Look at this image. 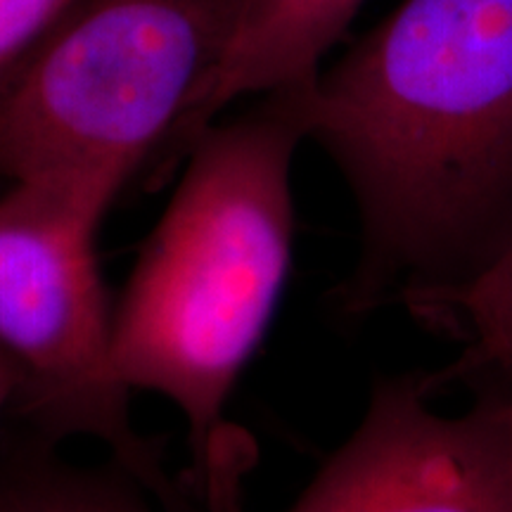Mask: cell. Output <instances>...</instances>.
<instances>
[{"mask_svg":"<svg viewBox=\"0 0 512 512\" xmlns=\"http://www.w3.org/2000/svg\"><path fill=\"white\" fill-rule=\"evenodd\" d=\"M297 102L361 221L344 313L465 283L512 245V0H403Z\"/></svg>","mask_w":512,"mask_h":512,"instance_id":"6da1fadb","label":"cell"},{"mask_svg":"<svg viewBox=\"0 0 512 512\" xmlns=\"http://www.w3.org/2000/svg\"><path fill=\"white\" fill-rule=\"evenodd\" d=\"M242 0H69L0 95V178L131 181L190 117Z\"/></svg>","mask_w":512,"mask_h":512,"instance_id":"3957f363","label":"cell"},{"mask_svg":"<svg viewBox=\"0 0 512 512\" xmlns=\"http://www.w3.org/2000/svg\"><path fill=\"white\" fill-rule=\"evenodd\" d=\"M510 446H512V418H510Z\"/></svg>","mask_w":512,"mask_h":512,"instance_id":"8fae6325","label":"cell"},{"mask_svg":"<svg viewBox=\"0 0 512 512\" xmlns=\"http://www.w3.org/2000/svg\"><path fill=\"white\" fill-rule=\"evenodd\" d=\"M152 498L112 458L81 465L22 427L0 434V512H162Z\"/></svg>","mask_w":512,"mask_h":512,"instance_id":"52a82bcc","label":"cell"},{"mask_svg":"<svg viewBox=\"0 0 512 512\" xmlns=\"http://www.w3.org/2000/svg\"><path fill=\"white\" fill-rule=\"evenodd\" d=\"M17 394V373L10 358L0 351V420H8Z\"/></svg>","mask_w":512,"mask_h":512,"instance_id":"30bf717a","label":"cell"},{"mask_svg":"<svg viewBox=\"0 0 512 512\" xmlns=\"http://www.w3.org/2000/svg\"><path fill=\"white\" fill-rule=\"evenodd\" d=\"M302 143L297 91L254 98L204 128L112 309L114 375L181 411L188 486L207 512H240L249 463L228 439L226 411L290 275Z\"/></svg>","mask_w":512,"mask_h":512,"instance_id":"7a4b0ae2","label":"cell"},{"mask_svg":"<svg viewBox=\"0 0 512 512\" xmlns=\"http://www.w3.org/2000/svg\"><path fill=\"white\" fill-rule=\"evenodd\" d=\"M484 382L475 406L444 415L425 373L380 380L287 512H512V373Z\"/></svg>","mask_w":512,"mask_h":512,"instance_id":"5b68a950","label":"cell"},{"mask_svg":"<svg viewBox=\"0 0 512 512\" xmlns=\"http://www.w3.org/2000/svg\"><path fill=\"white\" fill-rule=\"evenodd\" d=\"M363 5L366 0H242L223 60L164 157L185 155L235 102L309 86Z\"/></svg>","mask_w":512,"mask_h":512,"instance_id":"8992f818","label":"cell"},{"mask_svg":"<svg viewBox=\"0 0 512 512\" xmlns=\"http://www.w3.org/2000/svg\"><path fill=\"white\" fill-rule=\"evenodd\" d=\"M401 304L463 344L456 363L425 375L432 394L451 382L512 373V245L465 283L411 294Z\"/></svg>","mask_w":512,"mask_h":512,"instance_id":"ba28073f","label":"cell"},{"mask_svg":"<svg viewBox=\"0 0 512 512\" xmlns=\"http://www.w3.org/2000/svg\"><path fill=\"white\" fill-rule=\"evenodd\" d=\"M69 0H0V95Z\"/></svg>","mask_w":512,"mask_h":512,"instance_id":"9c48e42d","label":"cell"},{"mask_svg":"<svg viewBox=\"0 0 512 512\" xmlns=\"http://www.w3.org/2000/svg\"><path fill=\"white\" fill-rule=\"evenodd\" d=\"M126 183L112 171H53L0 195V351L17 373L8 425L57 446L98 441L166 512H192L112 368L114 306L95 240Z\"/></svg>","mask_w":512,"mask_h":512,"instance_id":"277c9868","label":"cell"}]
</instances>
